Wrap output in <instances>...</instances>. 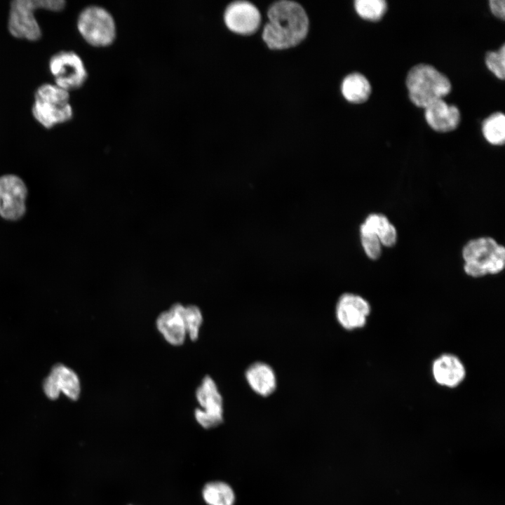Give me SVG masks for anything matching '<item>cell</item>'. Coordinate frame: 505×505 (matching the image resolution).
Listing matches in <instances>:
<instances>
[{
	"mask_svg": "<svg viewBox=\"0 0 505 505\" xmlns=\"http://www.w3.org/2000/svg\"><path fill=\"white\" fill-rule=\"evenodd\" d=\"M43 390L50 399H56L60 393L75 400L80 394L81 386L77 375L63 365L54 366L43 382Z\"/></svg>",
	"mask_w": 505,
	"mask_h": 505,
	"instance_id": "12",
	"label": "cell"
},
{
	"mask_svg": "<svg viewBox=\"0 0 505 505\" xmlns=\"http://www.w3.org/2000/svg\"><path fill=\"white\" fill-rule=\"evenodd\" d=\"M32 114L34 119L47 129L69 121L74 116L69 92L55 83L40 85L34 94Z\"/></svg>",
	"mask_w": 505,
	"mask_h": 505,
	"instance_id": "3",
	"label": "cell"
},
{
	"mask_svg": "<svg viewBox=\"0 0 505 505\" xmlns=\"http://www.w3.org/2000/svg\"><path fill=\"white\" fill-rule=\"evenodd\" d=\"M359 233L361 243L365 255L370 260H378L382 255V245L377 236L365 231H359Z\"/></svg>",
	"mask_w": 505,
	"mask_h": 505,
	"instance_id": "24",
	"label": "cell"
},
{
	"mask_svg": "<svg viewBox=\"0 0 505 505\" xmlns=\"http://www.w3.org/2000/svg\"><path fill=\"white\" fill-rule=\"evenodd\" d=\"M128 505H134V504H128Z\"/></svg>",
	"mask_w": 505,
	"mask_h": 505,
	"instance_id": "26",
	"label": "cell"
},
{
	"mask_svg": "<svg viewBox=\"0 0 505 505\" xmlns=\"http://www.w3.org/2000/svg\"><path fill=\"white\" fill-rule=\"evenodd\" d=\"M359 231L375 234L382 246L392 247L397 241V230L388 217L381 213H370L361 224Z\"/></svg>",
	"mask_w": 505,
	"mask_h": 505,
	"instance_id": "17",
	"label": "cell"
},
{
	"mask_svg": "<svg viewBox=\"0 0 505 505\" xmlns=\"http://www.w3.org/2000/svg\"><path fill=\"white\" fill-rule=\"evenodd\" d=\"M354 8L364 20L377 22L383 18L388 5L384 0H356L354 1Z\"/></svg>",
	"mask_w": 505,
	"mask_h": 505,
	"instance_id": "21",
	"label": "cell"
},
{
	"mask_svg": "<svg viewBox=\"0 0 505 505\" xmlns=\"http://www.w3.org/2000/svg\"><path fill=\"white\" fill-rule=\"evenodd\" d=\"M199 408L195 409V420L202 428L210 429L220 425L224 421L223 399L213 379L207 375L203 377L196 391Z\"/></svg>",
	"mask_w": 505,
	"mask_h": 505,
	"instance_id": "7",
	"label": "cell"
},
{
	"mask_svg": "<svg viewBox=\"0 0 505 505\" xmlns=\"http://www.w3.org/2000/svg\"><path fill=\"white\" fill-rule=\"evenodd\" d=\"M184 306L173 304L168 310L161 313L156 321L158 330L171 345L180 346L186 339L187 332L183 320Z\"/></svg>",
	"mask_w": 505,
	"mask_h": 505,
	"instance_id": "13",
	"label": "cell"
},
{
	"mask_svg": "<svg viewBox=\"0 0 505 505\" xmlns=\"http://www.w3.org/2000/svg\"><path fill=\"white\" fill-rule=\"evenodd\" d=\"M482 133L491 144L500 146L505 142V116L497 112L487 117L482 123Z\"/></svg>",
	"mask_w": 505,
	"mask_h": 505,
	"instance_id": "20",
	"label": "cell"
},
{
	"mask_svg": "<svg viewBox=\"0 0 505 505\" xmlns=\"http://www.w3.org/2000/svg\"><path fill=\"white\" fill-rule=\"evenodd\" d=\"M370 311L369 302L361 295L351 292L342 294L338 298L335 307L336 319L346 330L364 327Z\"/></svg>",
	"mask_w": 505,
	"mask_h": 505,
	"instance_id": "10",
	"label": "cell"
},
{
	"mask_svg": "<svg viewBox=\"0 0 505 505\" xmlns=\"http://www.w3.org/2000/svg\"><path fill=\"white\" fill-rule=\"evenodd\" d=\"M487 69L499 79L505 78V46L503 44L496 51H488L485 58Z\"/></svg>",
	"mask_w": 505,
	"mask_h": 505,
	"instance_id": "23",
	"label": "cell"
},
{
	"mask_svg": "<svg viewBox=\"0 0 505 505\" xmlns=\"http://www.w3.org/2000/svg\"><path fill=\"white\" fill-rule=\"evenodd\" d=\"M224 22L232 32L241 34H252L258 29L261 15L251 3L245 1H234L229 4L224 12Z\"/></svg>",
	"mask_w": 505,
	"mask_h": 505,
	"instance_id": "11",
	"label": "cell"
},
{
	"mask_svg": "<svg viewBox=\"0 0 505 505\" xmlns=\"http://www.w3.org/2000/svg\"><path fill=\"white\" fill-rule=\"evenodd\" d=\"M341 90L342 95L348 102L361 104L368 100L371 95L372 87L364 75L354 72L344 79Z\"/></svg>",
	"mask_w": 505,
	"mask_h": 505,
	"instance_id": "18",
	"label": "cell"
},
{
	"mask_svg": "<svg viewBox=\"0 0 505 505\" xmlns=\"http://www.w3.org/2000/svg\"><path fill=\"white\" fill-rule=\"evenodd\" d=\"M434 380L440 386L454 388L466 377V368L462 361L455 355L443 354L436 358L432 365Z\"/></svg>",
	"mask_w": 505,
	"mask_h": 505,
	"instance_id": "15",
	"label": "cell"
},
{
	"mask_svg": "<svg viewBox=\"0 0 505 505\" xmlns=\"http://www.w3.org/2000/svg\"><path fill=\"white\" fill-rule=\"evenodd\" d=\"M267 18L262 39L271 49L294 47L307 35L309 19L304 9L297 2L285 0L273 4L268 10Z\"/></svg>",
	"mask_w": 505,
	"mask_h": 505,
	"instance_id": "1",
	"label": "cell"
},
{
	"mask_svg": "<svg viewBox=\"0 0 505 505\" xmlns=\"http://www.w3.org/2000/svg\"><path fill=\"white\" fill-rule=\"evenodd\" d=\"M499 245L494 238L489 236L468 241L462 251L465 273L473 278L489 274L490 267Z\"/></svg>",
	"mask_w": 505,
	"mask_h": 505,
	"instance_id": "8",
	"label": "cell"
},
{
	"mask_svg": "<svg viewBox=\"0 0 505 505\" xmlns=\"http://www.w3.org/2000/svg\"><path fill=\"white\" fill-rule=\"evenodd\" d=\"M489 6L492 13L497 18L505 19V1L504 0H490Z\"/></svg>",
	"mask_w": 505,
	"mask_h": 505,
	"instance_id": "25",
	"label": "cell"
},
{
	"mask_svg": "<svg viewBox=\"0 0 505 505\" xmlns=\"http://www.w3.org/2000/svg\"><path fill=\"white\" fill-rule=\"evenodd\" d=\"M245 377L250 389L260 396L267 397L276 390L277 380L275 372L264 362H255L248 366Z\"/></svg>",
	"mask_w": 505,
	"mask_h": 505,
	"instance_id": "16",
	"label": "cell"
},
{
	"mask_svg": "<svg viewBox=\"0 0 505 505\" xmlns=\"http://www.w3.org/2000/svg\"><path fill=\"white\" fill-rule=\"evenodd\" d=\"M201 495L206 505H234L236 500L232 487L221 480L205 483L201 488Z\"/></svg>",
	"mask_w": 505,
	"mask_h": 505,
	"instance_id": "19",
	"label": "cell"
},
{
	"mask_svg": "<svg viewBox=\"0 0 505 505\" xmlns=\"http://www.w3.org/2000/svg\"><path fill=\"white\" fill-rule=\"evenodd\" d=\"M27 189L23 180L15 175L0 176V217L15 221L26 212Z\"/></svg>",
	"mask_w": 505,
	"mask_h": 505,
	"instance_id": "9",
	"label": "cell"
},
{
	"mask_svg": "<svg viewBox=\"0 0 505 505\" xmlns=\"http://www.w3.org/2000/svg\"><path fill=\"white\" fill-rule=\"evenodd\" d=\"M65 6L64 0H14L10 4L8 30L16 39L37 41L42 31L35 15L36 11L58 12Z\"/></svg>",
	"mask_w": 505,
	"mask_h": 505,
	"instance_id": "4",
	"label": "cell"
},
{
	"mask_svg": "<svg viewBox=\"0 0 505 505\" xmlns=\"http://www.w3.org/2000/svg\"><path fill=\"white\" fill-rule=\"evenodd\" d=\"M405 84L410 101L424 109L443 99L452 90L450 79L433 66L425 63L417 64L408 71Z\"/></svg>",
	"mask_w": 505,
	"mask_h": 505,
	"instance_id": "2",
	"label": "cell"
},
{
	"mask_svg": "<svg viewBox=\"0 0 505 505\" xmlns=\"http://www.w3.org/2000/svg\"><path fill=\"white\" fill-rule=\"evenodd\" d=\"M54 83L70 92L82 87L88 79V71L81 57L73 50H60L48 61Z\"/></svg>",
	"mask_w": 505,
	"mask_h": 505,
	"instance_id": "6",
	"label": "cell"
},
{
	"mask_svg": "<svg viewBox=\"0 0 505 505\" xmlns=\"http://www.w3.org/2000/svg\"><path fill=\"white\" fill-rule=\"evenodd\" d=\"M183 320L187 335L190 339L196 341L198 337L200 328L203 323V315L200 309L196 305H188L184 307Z\"/></svg>",
	"mask_w": 505,
	"mask_h": 505,
	"instance_id": "22",
	"label": "cell"
},
{
	"mask_svg": "<svg viewBox=\"0 0 505 505\" xmlns=\"http://www.w3.org/2000/svg\"><path fill=\"white\" fill-rule=\"evenodd\" d=\"M424 117L433 130L447 133L457 128L461 121V113L457 106L448 105L441 99L424 108Z\"/></svg>",
	"mask_w": 505,
	"mask_h": 505,
	"instance_id": "14",
	"label": "cell"
},
{
	"mask_svg": "<svg viewBox=\"0 0 505 505\" xmlns=\"http://www.w3.org/2000/svg\"><path fill=\"white\" fill-rule=\"evenodd\" d=\"M76 29L82 39L95 48L112 46L117 36V25L112 13L100 5L84 7L76 19Z\"/></svg>",
	"mask_w": 505,
	"mask_h": 505,
	"instance_id": "5",
	"label": "cell"
}]
</instances>
